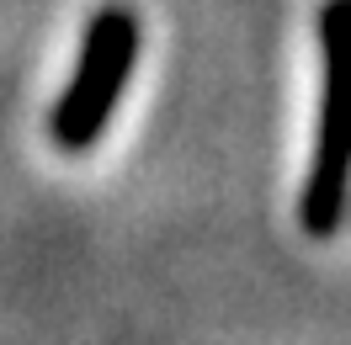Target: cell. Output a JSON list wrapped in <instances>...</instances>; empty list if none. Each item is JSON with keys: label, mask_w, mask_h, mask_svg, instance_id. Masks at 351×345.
Returning a JSON list of instances; mask_svg holds the SVG:
<instances>
[{"label": "cell", "mask_w": 351, "mask_h": 345, "mask_svg": "<svg viewBox=\"0 0 351 345\" xmlns=\"http://www.w3.org/2000/svg\"><path fill=\"white\" fill-rule=\"evenodd\" d=\"M351 202V0L319 5V117L314 154L298 192V223L308 239H335Z\"/></svg>", "instance_id": "6da1fadb"}, {"label": "cell", "mask_w": 351, "mask_h": 345, "mask_svg": "<svg viewBox=\"0 0 351 345\" xmlns=\"http://www.w3.org/2000/svg\"><path fill=\"white\" fill-rule=\"evenodd\" d=\"M138 48H144V32H138V16L128 5H101L86 22L75 69H69L64 90L48 112V133L64 154L96 149V138L107 133L112 112H117L133 69H138Z\"/></svg>", "instance_id": "7a4b0ae2"}]
</instances>
